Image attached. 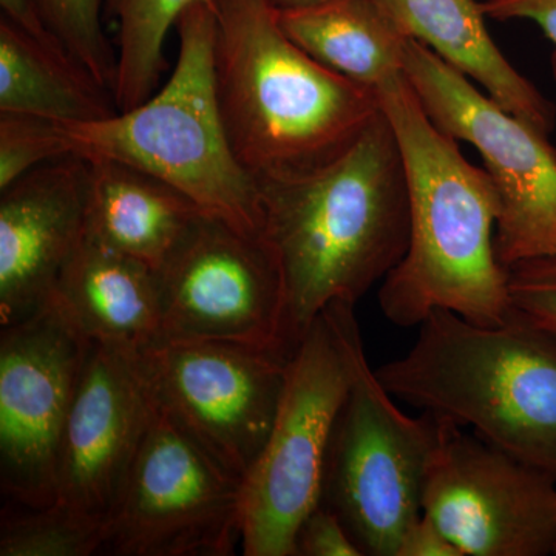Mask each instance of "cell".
Masks as SVG:
<instances>
[{
	"mask_svg": "<svg viewBox=\"0 0 556 556\" xmlns=\"http://www.w3.org/2000/svg\"><path fill=\"white\" fill-rule=\"evenodd\" d=\"M404 73L439 129L481 155L500 200L501 266L556 257V149L548 135L501 108L417 40L405 43Z\"/></svg>",
	"mask_w": 556,
	"mask_h": 556,
	"instance_id": "8",
	"label": "cell"
},
{
	"mask_svg": "<svg viewBox=\"0 0 556 556\" xmlns=\"http://www.w3.org/2000/svg\"><path fill=\"white\" fill-rule=\"evenodd\" d=\"M481 10L485 17L493 21L535 22L556 49V0H484L481 2ZM552 64L556 78V50Z\"/></svg>",
	"mask_w": 556,
	"mask_h": 556,
	"instance_id": "27",
	"label": "cell"
},
{
	"mask_svg": "<svg viewBox=\"0 0 556 556\" xmlns=\"http://www.w3.org/2000/svg\"><path fill=\"white\" fill-rule=\"evenodd\" d=\"M35 3L51 35L113 93L116 53L102 24L104 0H35Z\"/></svg>",
	"mask_w": 556,
	"mask_h": 556,
	"instance_id": "23",
	"label": "cell"
},
{
	"mask_svg": "<svg viewBox=\"0 0 556 556\" xmlns=\"http://www.w3.org/2000/svg\"><path fill=\"white\" fill-rule=\"evenodd\" d=\"M376 93L401 149L409 204L407 254L379 289L383 316L401 328L419 327L437 309L482 327L506 324L511 303L495 254L492 179L430 119L404 72Z\"/></svg>",
	"mask_w": 556,
	"mask_h": 556,
	"instance_id": "2",
	"label": "cell"
},
{
	"mask_svg": "<svg viewBox=\"0 0 556 556\" xmlns=\"http://www.w3.org/2000/svg\"><path fill=\"white\" fill-rule=\"evenodd\" d=\"M178 60L148 101L91 123H58L68 155L129 164L185 193L207 215L262 236L257 181L230 148L215 87L214 0L190 5L175 25Z\"/></svg>",
	"mask_w": 556,
	"mask_h": 556,
	"instance_id": "5",
	"label": "cell"
},
{
	"mask_svg": "<svg viewBox=\"0 0 556 556\" xmlns=\"http://www.w3.org/2000/svg\"><path fill=\"white\" fill-rule=\"evenodd\" d=\"M58 123L22 113H0V190L49 161L67 156Z\"/></svg>",
	"mask_w": 556,
	"mask_h": 556,
	"instance_id": "24",
	"label": "cell"
},
{
	"mask_svg": "<svg viewBox=\"0 0 556 556\" xmlns=\"http://www.w3.org/2000/svg\"><path fill=\"white\" fill-rule=\"evenodd\" d=\"M354 308L328 305L289 357L268 441L241 482L247 556H294L295 533L320 503L329 438L350 390L346 325Z\"/></svg>",
	"mask_w": 556,
	"mask_h": 556,
	"instance_id": "7",
	"label": "cell"
},
{
	"mask_svg": "<svg viewBox=\"0 0 556 556\" xmlns=\"http://www.w3.org/2000/svg\"><path fill=\"white\" fill-rule=\"evenodd\" d=\"M87 239L159 270L203 211L163 179L119 161L86 160Z\"/></svg>",
	"mask_w": 556,
	"mask_h": 556,
	"instance_id": "18",
	"label": "cell"
},
{
	"mask_svg": "<svg viewBox=\"0 0 556 556\" xmlns=\"http://www.w3.org/2000/svg\"><path fill=\"white\" fill-rule=\"evenodd\" d=\"M554 555H556V543H555V548H554Z\"/></svg>",
	"mask_w": 556,
	"mask_h": 556,
	"instance_id": "31",
	"label": "cell"
},
{
	"mask_svg": "<svg viewBox=\"0 0 556 556\" xmlns=\"http://www.w3.org/2000/svg\"><path fill=\"white\" fill-rule=\"evenodd\" d=\"M294 556H362V552L338 515L318 504L295 533Z\"/></svg>",
	"mask_w": 556,
	"mask_h": 556,
	"instance_id": "26",
	"label": "cell"
},
{
	"mask_svg": "<svg viewBox=\"0 0 556 556\" xmlns=\"http://www.w3.org/2000/svg\"><path fill=\"white\" fill-rule=\"evenodd\" d=\"M89 166L67 155L0 190V325L38 313L86 239Z\"/></svg>",
	"mask_w": 556,
	"mask_h": 556,
	"instance_id": "15",
	"label": "cell"
},
{
	"mask_svg": "<svg viewBox=\"0 0 556 556\" xmlns=\"http://www.w3.org/2000/svg\"><path fill=\"white\" fill-rule=\"evenodd\" d=\"M90 342L50 303L0 334V482L20 507L56 501L58 456Z\"/></svg>",
	"mask_w": 556,
	"mask_h": 556,
	"instance_id": "13",
	"label": "cell"
},
{
	"mask_svg": "<svg viewBox=\"0 0 556 556\" xmlns=\"http://www.w3.org/2000/svg\"><path fill=\"white\" fill-rule=\"evenodd\" d=\"M47 303L89 342L142 351L161 339L155 270L87 237Z\"/></svg>",
	"mask_w": 556,
	"mask_h": 556,
	"instance_id": "16",
	"label": "cell"
},
{
	"mask_svg": "<svg viewBox=\"0 0 556 556\" xmlns=\"http://www.w3.org/2000/svg\"><path fill=\"white\" fill-rule=\"evenodd\" d=\"M376 375L397 401L556 479V336L529 318L511 309L506 324L482 327L433 311L408 353Z\"/></svg>",
	"mask_w": 556,
	"mask_h": 556,
	"instance_id": "4",
	"label": "cell"
},
{
	"mask_svg": "<svg viewBox=\"0 0 556 556\" xmlns=\"http://www.w3.org/2000/svg\"><path fill=\"white\" fill-rule=\"evenodd\" d=\"M160 342H226L281 350L283 276L262 236L201 214L156 270Z\"/></svg>",
	"mask_w": 556,
	"mask_h": 556,
	"instance_id": "10",
	"label": "cell"
},
{
	"mask_svg": "<svg viewBox=\"0 0 556 556\" xmlns=\"http://www.w3.org/2000/svg\"><path fill=\"white\" fill-rule=\"evenodd\" d=\"M289 39L332 72L378 89L404 72L407 36L375 0H327L277 10Z\"/></svg>",
	"mask_w": 556,
	"mask_h": 556,
	"instance_id": "20",
	"label": "cell"
},
{
	"mask_svg": "<svg viewBox=\"0 0 556 556\" xmlns=\"http://www.w3.org/2000/svg\"><path fill=\"white\" fill-rule=\"evenodd\" d=\"M153 409L139 351L90 342L62 431L56 500L109 521Z\"/></svg>",
	"mask_w": 556,
	"mask_h": 556,
	"instance_id": "14",
	"label": "cell"
},
{
	"mask_svg": "<svg viewBox=\"0 0 556 556\" xmlns=\"http://www.w3.org/2000/svg\"><path fill=\"white\" fill-rule=\"evenodd\" d=\"M0 7H2V16L27 31L28 35L35 36L43 42L61 43L43 24L35 0H0Z\"/></svg>",
	"mask_w": 556,
	"mask_h": 556,
	"instance_id": "29",
	"label": "cell"
},
{
	"mask_svg": "<svg viewBox=\"0 0 556 556\" xmlns=\"http://www.w3.org/2000/svg\"><path fill=\"white\" fill-rule=\"evenodd\" d=\"M212 0H108L118 30L113 100L118 112L137 108L155 93L166 68L164 42L190 5Z\"/></svg>",
	"mask_w": 556,
	"mask_h": 556,
	"instance_id": "21",
	"label": "cell"
},
{
	"mask_svg": "<svg viewBox=\"0 0 556 556\" xmlns=\"http://www.w3.org/2000/svg\"><path fill=\"white\" fill-rule=\"evenodd\" d=\"M396 556H464L427 515L405 530Z\"/></svg>",
	"mask_w": 556,
	"mask_h": 556,
	"instance_id": "28",
	"label": "cell"
},
{
	"mask_svg": "<svg viewBox=\"0 0 556 556\" xmlns=\"http://www.w3.org/2000/svg\"><path fill=\"white\" fill-rule=\"evenodd\" d=\"M422 511L464 556L554 555L556 479L450 419L428 466Z\"/></svg>",
	"mask_w": 556,
	"mask_h": 556,
	"instance_id": "12",
	"label": "cell"
},
{
	"mask_svg": "<svg viewBox=\"0 0 556 556\" xmlns=\"http://www.w3.org/2000/svg\"><path fill=\"white\" fill-rule=\"evenodd\" d=\"M215 87L230 148L257 179L338 159L379 115L371 87L300 49L266 0H214Z\"/></svg>",
	"mask_w": 556,
	"mask_h": 556,
	"instance_id": "3",
	"label": "cell"
},
{
	"mask_svg": "<svg viewBox=\"0 0 556 556\" xmlns=\"http://www.w3.org/2000/svg\"><path fill=\"white\" fill-rule=\"evenodd\" d=\"M139 361L155 404L243 482L268 441L289 358L193 340L153 343Z\"/></svg>",
	"mask_w": 556,
	"mask_h": 556,
	"instance_id": "11",
	"label": "cell"
},
{
	"mask_svg": "<svg viewBox=\"0 0 556 556\" xmlns=\"http://www.w3.org/2000/svg\"><path fill=\"white\" fill-rule=\"evenodd\" d=\"M22 508L3 511L0 556H89L108 544V519L64 501Z\"/></svg>",
	"mask_w": 556,
	"mask_h": 556,
	"instance_id": "22",
	"label": "cell"
},
{
	"mask_svg": "<svg viewBox=\"0 0 556 556\" xmlns=\"http://www.w3.org/2000/svg\"><path fill=\"white\" fill-rule=\"evenodd\" d=\"M350 390L329 438L321 506L338 515L362 556H396L422 511L428 466L444 416H408L369 367L356 313L346 325Z\"/></svg>",
	"mask_w": 556,
	"mask_h": 556,
	"instance_id": "6",
	"label": "cell"
},
{
	"mask_svg": "<svg viewBox=\"0 0 556 556\" xmlns=\"http://www.w3.org/2000/svg\"><path fill=\"white\" fill-rule=\"evenodd\" d=\"M262 237L283 276L281 350L292 356L321 311L386 280L409 244L407 174L380 109L338 159L257 179Z\"/></svg>",
	"mask_w": 556,
	"mask_h": 556,
	"instance_id": "1",
	"label": "cell"
},
{
	"mask_svg": "<svg viewBox=\"0 0 556 556\" xmlns=\"http://www.w3.org/2000/svg\"><path fill=\"white\" fill-rule=\"evenodd\" d=\"M116 112L112 91L64 46L43 42L0 17V113L91 123Z\"/></svg>",
	"mask_w": 556,
	"mask_h": 556,
	"instance_id": "19",
	"label": "cell"
},
{
	"mask_svg": "<svg viewBox=\"0 0 556 556\" xmlns=\"http://www.w3.org/2000/svg\"><path fill=\"white\" fill-rule=\"evenodd\" d=\"M108 525L113 555H232L241 479L155 404Z\"/></svg>",
	"mask_w": 556,
	"mask_h": 556,
	"instance_id": "9",
	"label": "cell"
},
{
	"mask_svg": "<svg viewBox=\"0 0 556 556\" xmlns=\"http://www.w3.org/2000/svg\"><path fill=\"white\" fill-rule=\"evenodd\" d=\"M276 10L303 9V7L317 5V3L327 2V0H266Z\"/></svg>",
	"mask_w": 556,
	"mask_h": 556,
	"instance_id": "30",
	"label": "cell"
},
{
	"mask_svg": "<svg viewBox=\"0 0 556 556\" xmlns=\"http://www.w3.org/2000/svg\"><path fill=\"white\" fill-rule=\"evenodd\" d=\"M408 39L475 80L501 108L551 135L556 109L497 49L477 0H375Z\"/></svg>",
	"mask_w": 556,
	"mask_h": 556,
	"instance_id": "17",
	"label": "cell"
},
{
	"mask_svg": "<svg viewBox=\"0 0 556 556\" xmlns=\"http://www.w3.org/2000/svg\"><path fill=\"white\" fill-rule=\"evenodd\" d=\"M507 273L511 309L556 336V257L526 260Z\"/></svg>",
	"mask_w": 556,
	"mask_h": 556,
	"instance_id": "25",
	"label": "cell"
}]
</instances>
